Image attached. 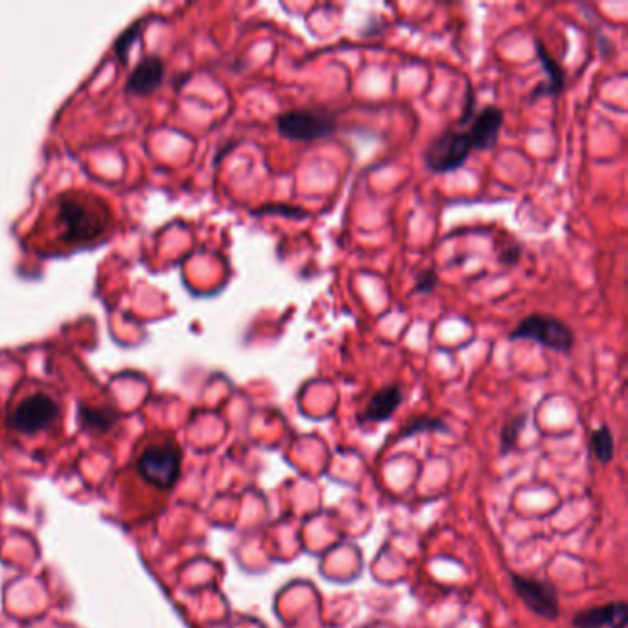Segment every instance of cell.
<instances>
[{"instance_id": "obj_1", "label": "cell", "mask_w": 628, "mask_h": 628, "mask_svg": "<svg viewBox=\"0 0 628 628\" xmlns=\"http://www.w3.org/2000/svg\"><path fill=\"white\" fill-rule=\"evenodd\" d=\"M58 223L65 242L85 244L104 233L105 209L91 198L63 196L59 199Z\"/></svg>"}, {"instance_id": "obj_2", "label": "cell", "mask_w": 628, "mask_h": 628, "mask_svg": "<svg viewBox=\"0 0 628 628\" xmlns=\"http://www.w3.org/2000/svg\"><path fill=\"white\" fill-rule=\"evenodd\" d=\"M474 144L468 131L448 128L430 140L422 153V163L431 174H450L465 166Z\"/></svg>"}, {"instance_id": "obj_3", "label": "cell", "mask_w": 628, "mask_h": 628, "mask_svg": "<svg viewBox=\"0 0 628 628\" xmlns=\"http://www.w3.org/2000/svg\"><path fill=\"white\" fill-rule=\"evenodd\" d=\"M280 137L293 142L328 139L338 131V118L326 109H290L277 117Z\"/></svg>"}, {"instance_id": "obj_4", "label": "cell", "mask_w": 628, "mask_h": 628, "mask_svg": "<svg viewBox=\"0 0 628 628\" xmlns=\"http://www.w3.org/2000/svg\"><path fill=\"white\" fill-rule=\"evenodd\" d=\"M511 341L529 339L546 349L568 354L575 347V332L566 321L555 315L533 314L522 319L509 334Z\"/></svg>"}, {"instance_id": "obj_5", "label": "cell", "mask_w": 628, "mask_h": 628, "mask_svg": "<svg viewBox=\"0 0 628 628\" xmlns=\"http://www.w3.org/2000/svg\"><path fill=\"white\" fill-rule=\"evenodd\" d=\"M59 413L61 408L56 398L45 393H35L23 398L12 409L8 424L21 435H37L52 428L58 422Z\"/></svg>"}, {"instance_id": "obj_6", "label": "cell", "mask_w": 628, "mask_h": 628, "mask_svg": "<svg viewBox=\"0 0 628 628\" xmlns=\"http://www.w3.org/2000/svg\"><path fill=\"white\" fill-rule=\"evenodd\" d=\"M181 468V454L172 442L150 444L137 461V470L157 489L174 487Z\"/></svg>"}, {"instance_id": "obj_7", "label": "cell", "mask_w": 628, "mask_h": 628, "mask_svg": "<svg viewBox=\"0 0 628 628\" xmlns=\"http://www.w3.org/2000/svg\"><path fill=\"white\" fill-rule=\"evenodd\" d=\"M512 588L520 601L524 603L533 614L544 617L547 621H555L560 616L559 592L557 588L547 581H538L522 575H511Z\"/></svg>"}, {"instance_id": "obj_8", "label": "cell", "mask_w": 628, "mask_h": 628, "mask_svg": "<svg viewBox=\"0 0 628 628\" xmlns=\"http://www.w3.org/2000/svg\"><path fill=\"white\" fill-rule=\"evenodd\" d=\"M503 122L505 113L498 105H487L472 118L468 135L474 144V152H492L498 146Z\"/></svg>"}, {"instance_id": "obj_9", "label": "cell", "mask_w": 628, "mask_h": 628, "mask_svg": "<svg viewBox=\"0 0 628 628\" xmlns=\"http://www.w3.org/2000/svg\"><path fill=\"white\" fill-rule=\"evenodd\" d=\"M627 605L623 601L581 610L573 617V628H625Z\"/></svg>"}, {"instance_id": "obj_10", "label": "cell", "mask_w": 628, "mask_h": 628, "mask_svg": "<svg viewBox=\"0 0 628 628\" xmlns=\"http://www.w3.org/2000/svg\"><path fill=\"white\" fill-rule=\"evenodd\" d=\"M164 82V63L155 56L144 58L129 74L126 91L135 96L155 93Z\"/></svg>"}, {"instance_id": "obj_11", "label": "cell", "mask_w": 628, "mask_h": 628, "mask_svg": "<svg viewBox=\"0 0 628 628\" xmlns=\"http://www.w3.org/2000/svg\"><path fill=\"white\" fill-rule=\"evenodd\" d=\"M404 402V391L400 385H387L374 393L373 398L367 402L365 409L361 411L360 422H385L395 415L396 409Z\"/></svg>"}, {"instance_id": "obj_12", "label": "cell", "mask_w": 628, "mask_h": 628, "mask_svg": "<svg viewBox=\"0 0 628 628\" xmlns=\"http://www.w3.org/2000/svg\"><path fill=\"white\" fill-rule=\"evenodd\" d=\"M536 56L540 59L542 67L546 70L547 83L538 85L533 94H531V100H535L536 96H559L564 93L566 85H568V78H566V72L562 69L557 59H553V56L547 52L546 45L536 37L535 39Z\"/></svg>"}, {"instance_id": "obj_13", "label": "cell", "mask_w": 628, "mask_h": 628, "mask_svg": "<svg viewBox=\"0 0 628 628\" xmlns=\"http://www.w3.org/2000/svg\"><path fill=\"white\" fill-rule=\"evenodd\" d=\"M592 448L594 454L603 465H608L614 457V435L608 430V426H601L592 435Z\"/></svg>"}, {"instance_id": "obj_14", "label": "cell", "mask_w": 628, "mask_h": 628, "mask_svg": "<svg viewBox=\"0 0 628 628\" xmlns=\"http://www.w3.org/2000/svg\"><path fill=\"white\" fill-rule=\"evenodd\" d=\"M525 422H527V413H520V415L507 420L505 428L501 431V454H507L516 446V442L520 439V433L525 428Z\"/></svg>"}, {"instance_id": "obj_15", "label": "cell", "mask_w": 628, "mask_h": 628, "mask_svg": "<svg viewBox=\"0 0 628 628\" xmlns=\"http://www.w3.org/2000/svg\"><path fill=\"white\" fill-rule=\"evenodd\" d=\"M255 216H266V214H277V216H284V218H291V220H303L308 216L306 210L301 207H295V205H268V207H262V209L253 210Z\"/></svg>"}, {"instance_id": "obj_16", "label": "cell", "mask_w": 628, "mask_h": 628, "mask_svg": "<svg viewBox=\"0 0 628 628\" xmlns=\"http://www.w3.org/2000/svg\"><path fill=\"white\" fill-rule=\"evenodd\" d=\"M139 34L140 21L139 23L131 24L128 30H126L124 34H120V37H118L117 43H115V52H117L118 59H120L122 63H126V61H128L129 48H131V45L135 43V39L139 37Z\"/></svg>"}, {"instance_id": "obj_17", "label": "cell", "mask_w": 628, "mask_h": 628, "mask_svg": "<svg viewBox=\"0 0 628 628\" xmlns=\"http://www.w3.org/2000/svg\"><path fill=\"white\" fill-rule=\"evenodd\" d=\"M428 430L448 431L450 428H448V426L444 424V420L441 419H415L409 426L404 428L402 437H411V435H415V433H419V431Z\"/></svg>"}, {"instance_id": "obj_18", "label": "cell", "mask_w": 628, "mask_h": 628, "mask_svg": "<svg viewBox=\"0 0 628 628\" xmlns=\"http://www.w3.org/2000/svg\"><path fill=\"white\" fill-rule=\"evenodd\" d=\"M439 279H437V273L435 269H424L417 277V284H415V291L422 293V295H430L431 291L437 288Z\"/></svg>"}, {"instance_id": "obj_19", "label": "cell", "mask_w": 628, "mask_h": 628, "mask_svg": "<svg viewBox=\"0 0 628 628\" xmlns=\"http://www.w3.org/2000/svg\"><path fill=\"white\" fill-rule=\"evenodd\" d=\"M498 260H500L503 266H516V264L522 260V247H520V245H514V247H509V249L501 251Z\"/></svg>"}]
</instances>
